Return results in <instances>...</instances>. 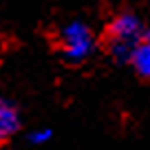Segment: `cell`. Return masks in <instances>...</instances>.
<instances>
[{
  "label": "cell",
  "mask_w": 150,
  "mask_h": 150,
  "mask_svg": "<svg viewBox=\"0 0 150 150\" xmlns=\"http://www.w3.org/2000/svg\"><path fill=\"white\" fill-rule=\"evenodd\" d=\"M146 38H148V40H150V27H148V31H146Z\"/></svg>",
  "instance_id": "8992f818"
},
{
  "label": "cell",
  "mask_w": 150,
  "mask_h": 150,
  "mask_svg": "<svg viewBox=\"0 0 150 150\" xmlns=\"http://www.w3.org/2000/svg\"><path fill=\"white\" fill-rule=\"evenodd\" d=\"M144 35V24L135 13H119L110 20L106 29L108 38V53L117 62L132 60L137 44L141 42Z\"/></svg>",
  "instance_id": "6da1fadb"
},
{
  "label": "cell",
  "mask_w": 150,
  "mask_h": 150,
  "mask_svg": "<svg viewBox=\"0 0 150 150\" xmlns=\"http://www.w3.org/2000/svg\"><path fill=\"white\" fill-rule=\"evenodd\" d=\"M51 128H40V130H31L29 132V141H31L33 146H42L47 144L49 139H51Z\"/></svg>",
  "instance_id": "5b68a950"
},
{
  "label": "cell",
  "mask_w": 150,
  "mask_h": 150,
  "mask_svg": "<svg viewBox=\"0 0 150 150\" xmlns=\"http://www.w3.org/2000/svg\"><path fill=\"white\" fill-rule=\"evenodd\" d=\"M132 66H135V71L141 75V77H146V80H150V40L146 38L144 42L137 44L135 53H132Z\"/></svg>",
  "instance_id": "277c9868"
},
{
  "label": "cell",
  "mask_w": 150,
  "mask_h": 150,
  "mask_svg": "<svg viewBox=\"0 0 150 150\" xmlns=\"http://www.w3.org/2000/svg\"><path fill=\"white\" fill-rule=\"evenodd\" d=\"M60 51L69 62L77 64L93 55L95 35L93 29L82 20H71L60 29Z\"/></svg>",
  "instance_id": "7a4b0ae2"
},
{
  "label": "cell",
  "mask_w": 150,
  "mask_h": 150,
  "mask_svg": "<svg viewBox=\"0 0 150 150\" xmlns=\"http://www.w3.org/2000/svg\"><path fill=\"white\" fill-rule=\"evenodd\" d=\"M18 126H20L18 110H16L7 99L0 97V144L9 141L11 137L18 132Z\"/></svg>",
  "instance_id": "3957f363"
}]
</instances>
